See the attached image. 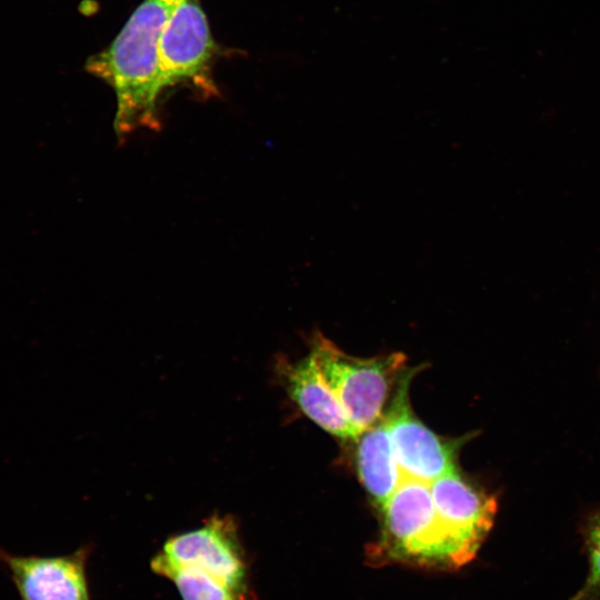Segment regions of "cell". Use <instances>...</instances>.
Instances as JSON below:
<instances>
[{
    "mask_svg": "<svg viewBox=\"0 0 600 600\" xmlns=\"http://www.w3.org/2000/svg\"><path fill=\"white\" fill-rule=\"evenodd\" d=\"M179 0H146L104 51L92 56L86 70L114 89L119 134L154 128L157 100L163 90L159 62L162 29Z\"/></svg>",
    "mask_w": 600,
    "mask_h": 600,
    "instance_id": "cell-1",
    "label": "cell"
},
{
    "mask_svg": "<svg viewBox=\"0 0 600 600\" xmlns=\"http://www.w3.org/2000/svg\"><path fill=\"white\" fill-rule=\"evenodd\" d=\"M380 510L374 559L437 569L466 564L438 518L429 483L403 479Z\"/></svg>",
    "mask_w": 600,
    "mask_h": 600,
    "instance_id": "cell-2",
    "label": "cell"
},
{
    "mask_svg": "<svg viewBox=\"0 0 600 600\" xmlns=\"http://www.w3.org/2000/svg\"><path fill=\"white\" fill-rule=\"evenodd\" d=\"M310 356L350 420L362 432L382 418V411L406 356L399 352L357 358L342 351L320 331L310 340Z\"/></svg>",
    "mask_w": 600,
    "mask_h": 600,
    "instance_id": "cell-3",
    "label": "cell"
},
{
    "mask_svg": "<svg viewBox=\"0 0 600 600\" xmlns=\"http://www.w3.org/2000/svg\"><path fill=\"white\" fill-rule=\"evenodd\" d=\"M413 374L414 370H410L400 378L397 394L383 418L403 479L430 484L456 471L457 454L466 438L440 437L414 416L408 396Z\"/></svg>",
    "mask_w": 600,
    "mask_h": 600,
    "instance_id": "cell-4",
    "label": "cell"
},
{
    "mask_svg": "<svg viewBox=\"0 0 600 600\" xmlns=\"http://www.w3.org/2000/svg\"><path fill=\"white\" fill-rule=\"evenodd\" d=\"M159 554L170 563L200 570L248 593L247 564L231 517L213 516L202 527L171 537Z\"/></svg>",
    "mask_w": 600,
    "mask_h": 600,
    "instance_id": "cell-5",
    "label": "cell"
},
{
    "mask_svg": "<svg viewBox=\"0 0 600 600\" xmlns=\"http://www.w3.org/2000/svg\"><path fill=\"white\" fill-rule=\"evenodd\" d=\"M429 486L438 518L467 564L492 528L496 498L478 489L457 470Z\"/></svg>",
    "mask_w": 600,
    "mask_h": 600,
    "instance_id": "cell-6",
    "label": "cell"
},
{
    "mask_svg": "<svg viewBox=\"0 0 600 600\" xmlns=\"http://www.w3.org/2000/svg\"><path fill=\"white\" fill-rule=\"evenodd\" d=\"M87 554L81 548L67 556H17L0 547V562L21 600H89Z\"/></svg>",
    "mask_w": 600,
    "mask_h": 600,
    "instance_id": "cell-7",
    "label": "cell"
},
{
    "mask_svg": "<svg viewBox=\"0 0 600 600\" xmlns=\"http://www.w3.org/2000/svg\"><path fill=\"white\" fill-rule=\"evenodd\" d=\"M213 41L198 0H179L159 40L163 87L199 73L210 59Z\"/></svg>",
    "mask_w": 600,
    "mask_h": 600,
    "instance_id": "cell-8",
    "label": "cell"
},
{
    "mask_svg": "<svg viewBox=\"0 0 600 600\" xmlns=\"http://www.w3.org/2000/svg\"><path fill=\"white\" fill-rule=\"evenodd\" d=\"M278 369L290 398L309 419L332 436L358 440L361 431L350 420L310 354L297 362L280 361Z\"/></svg>",
    "mask_w": 600,
    "mask_h": 600,
    "instance_id": "cell-9",
    "label": "cell"
},
{
    "mask_svg": "<svg viewBox=\"0 0 600 600\" xmlns=\"http://www.w3.org/2000/svg\"><path fill=\"white\" fill-rule=\"evenodd\" d=\"M357 442L360 480L380 508L403 480L384 418L362 431Z\"/></svg>",
    "mask_w": 600,
    "mask_h": 600,
    "instance_id": "cell-10",
    "label": "cell"
},
{
    "mask_svg": "<svg viewBox=\"0 0 600 600\" xmlns=\"http://www.w3.org/2000/svg\"><path fill=\"white\" fill-rule=\"evenodd\" d=\"M151 569L170 579L183 600H247L248 593L200 570L170 563L159 553L152 559Z\"/></svg>",
    "mask_w": 600,
    "mask_h": 600,
    "instance_id": "cell-11",
    "label": "cell"
},
{
    "mask_svg": "<svg viewBox=\"0 0 600 600\" xmlns=\"http://www.w3.org/2000/svg\"><path fill=\"white\" fill-rule=\"evenodd\" d=\"M587 546L590 557V576L584 587L600 589V513L594 516L588 524Z\"/></svg>",
    "mask_w": 600,
    "mask_h": 600,
    "instance_id": "cell-12",
    "label": "cell"
},
{
    "mask_svg": "<svg viewBox=\"0 0 600 600\" xmlns=\"http://www.w3.org/2000/svg\"><path fill=\"white\" fill-rule=\"evenodd\" d=\"M571 600H600V589L584 587Z\"/></svg>",
    "mask_w": 600,
    "mask_h": 600,
    "instance_id": "cell-13",
    "label": "cell"
}]
</instances>
